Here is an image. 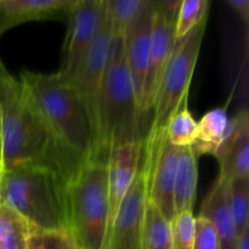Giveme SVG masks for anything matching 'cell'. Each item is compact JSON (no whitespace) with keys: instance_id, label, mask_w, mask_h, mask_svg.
<instances>
[{"instance_id":"9","label":"cell","mask_w":249,"mask_h":249,"mask_svg":"<svg viewBox=\"0 0 249 249\" xmlns=\"http://www.w3.org/2000/svg\"><path fill=\"white\" fill-rule=\"evenodd\" d=\"M68 31L63 43V61L57 74L73 72L105 18V0H74L67 15Z\"/></svg>"},{"instance_id":"5","label":"cell","mask_w":249,"mask_h":249,"mask_svg":"<svg viewBox=\"0 0 249 249\" xmlns=\"http://www.w3.org/2000/svg\"><path fill=\"white\" fill-rule=\"evenodd\" d=\"M107 178V164L84 160L67 182L68 232L77 249H106Z\"/></svg>"},{"instance_id":"25","label":"cell","mask_w":249,"mask_h":249,"mask_svg":"<svg viewBox=\"0 0 249 249\" xmlns=\"http://www.w3.org/2000/svg\"><path fill=\"white\" fill-rule=\"evenodd\" d=\"M194 212L187 211L177 214L172 221L173 249H192L195 238Z\"/></svg>"},{"instance_id":"27","label":"cell","mask_w":249,"mask_h":249,"mask_svg":"<svg viewBox=\"0 0 249 249\" xmlns=\"http://www.w3.org/2000/svg\"><path fill=\"white\" fill-rule=\"evenodd\" d=\"M226 2L240 15L246 23H249V0H226Z\"/></svg>"},{"instance_id":"4","label":"cell","mask_w":249,"mask_h":249,"mask_svg":"<svg viewBox=\"0 0 249 249\" xmlns=\"http://www.w3.org/2000/svg\"><path fill=\"white\" fill-rule=\"evenodd\" d=\"M67 178L45 165H23L0 173V206L18 214L31 228L68 231Z\"/></svg>"},{"instance_id":"11","label":"cell","mask_w":249,"mask_h":249,"mask_svg":"<svg viewBox=\"0 0 249 249\" xmlns=\"http://www.w3.org/2000/svg\"><path fill=\"white\" fill-rule=\"evenodd\" d=\"M153 17H155V1L151 0L145 10L129 26L123 36L126 65L135 90L139 108H140L143 82L147 72Z\"/></svg>"},{"instance_id":"24","label":"cell","mask_w":249,"mask_h":249,"mask_svg":"<svg viewBox=\"0 0 249 249\" xmlns=\"http://www.w3.org/2000/svg\"><path fill=\"white\" fill-rule=\"evenodd\" d=\"M27 249H77L68 231L29 229Z\"/></svg>"},{"instance_id":"19","label":"cell","mask_w":249,"mask_h":249,"mask_svg":"<svg viewBox=\"0 0 249 249\" xmlns=\"http://www.w3.org/2000/svg\"><path fill=\"white\" fill-rule=\"evenodd\" d=\"M151 0H105V14L114 36L123 38L126 29Z\"/></svg>"},{"instance_id":"2","label":"cell","mask_w":249,"mask_h":249,"mask_svg":"<svg viewBox=\"0 0 249 249\" xmlns=\"http://www.w3.org/2000/svg\"><path fill=\"white\" fill-rule=\"evenodd\" d=\"M141 117L123 38L114 36L95 106V142L89 160L107 164L114 148L142 141Z\"/></svg>"},{"instance_id":"7","label":"cell","mask_w":249,"mask_h":249,"mask_svg":"<svg viewBox=\"0 0 249 249\" xmlns=\"http://www.w3.org/2000/svg\"><path fill=\"white\" fill-rule=\"evenodd\" d=\"M146 202L147 169L141 157L135 178L109 229L106 249H140Z\"/></svg>"},{"instance_id":"21","label":"cell","mask_w":249,"mask_h":249,"mask_svg":"<svg viewBox=\"0 0 249 249\" xmlns=\"http://www.w3.org/2000/svg\"><path fill=\"white\" fill-rule=\"evenodd\" d=\"M29 229L18 214L0 206V249H27Z\"/></svg>"},{"instance_id":"14","label":"cell","mask_w":249,"mask_h":249,"mask_svg":"<svg viewBox=\"0 0 249 249\" xmlns=\"http://www.w3.org/2000/svg\"><path fill=\"white\" fill-rule=\"evenodd\" d=\"M74 0H0V36L29 21L67 17Z\"/></svg>"},{"instance_id":"17","label":"cell","mask_w":249,"mask_h":249,"mask_svg":"<svg viewBox=\"0 0 249 249\" xmlns=\"http://www.w3.org/2000/svg\"><path fill=\"white\" fill-rule=\"evenodd\" d=\"M231 129L225 107H218L207 112L197 123L196 140L191 150L196 157L201 155H213L216 152Z\"/></svg>"},{"instance_id":"16","label":"cell","mask_w":249,"mask_h":249,"mask_svg":"<svg viewBox=\"0 0 249 249\" xmlns=\"http://www.w3.org/2000/svg\"><path fill=\"white\" fill-rule=\"evenodd\" d=\"M197 157L191 147H180L174 181L175 215L192 211L197 198Z\"/></svg>"},{"instance_id":"28","label":"cell","mask_w":249,"mask_h":249,"mask_svg":"<svg viewBox=\"0 0 249 249\" xmlns=\"http://www.w3.org/2000/svg\"><path fill=\"white\" fill-rule=\"evenodd\" d=\"M237 249H249V229L246 230L238 238Z\"/></svg>"},{"instance_id":"15","label":"cell","mask_w":249,"mask_h":249,"mask_svg":"<svg viewBox=\"0 0 249 249\" xmlns=\"http://www.w3.org/2000/svg\"><path fill=\"white\" fill-rule=\"evenodd\" d=\"M199 216L207 219L215 228L220 249H237L238 233L230 207L229 181L218 177L207 194Z\"/></svg>"},{"instance_id":"6","label":"cell","mask_w":249,"mask_h":249,"mask_svg":"<svg viewBox=\"0 0 249 249\" xmlns=\"http://www.w3.org/2000/svg\"><path fill=\"white\" fill-rule=\"evenodd\" d=\"M208 17L195 27L185 38L175 41L153 105V121L147 139H157L164 133L182 100L189 95L197 58L201 50Z\"/></svg>"},{"instance_id":"12","label":"cell","mask_w":249,"mask_h":249,"mask_svg":"<svg viewBox=\"0 0 249 249\" xmlns=\"http://www.w3.org/2000/svg\"><path fill=\"white\" fill-rule=\"evenodd\" d=\"M142 151L143 141H136V142L114 148L109 155L108 162H107L109 207L107 237H108L109 229H111L114 216L118 212L119 206L125 197L126 192L135 178L136 172H138L141 157H142Z\"/></svg>"},{"instance_id":"22","label":"cell","mask_w":249,"mask_h":249,"mask_svg":"<svg viewBox=\"0 0 249 249\" xmlns=\"http://www.w3.org/2000/svg\"><path fill=\"white\" fill-rule=\"evenodd\" d=\"M230 207L238 237L249 229V178L229 181Z\"/></svg>"},{"instance_id":"3","label":"cell","mask_w":249,"mask_h":249,"mask_svg":"<svg viewBox=\"0 0 249 249\" xmlns=\"http://www.w3.org/2000/svg\"><path fill=\"white\" fill-rule=\"evenodd\" d=\"M19 80L51 134L80 160H89L95 142L94 117L77 90L57 73L22 71Z\"/></svg>"},{"instance_id":"23","label":"cell","mask_w":249,"mask_h":249,"mask_svg":"<svg viewBox=\"0 0 249 249\" xmlns=\"http://www.w3.org/2000/svg\"><path fill=\"white\" fill-rule=\"evenodd\" d=\"M208 0H182L175 22V41L181 40L206 17H208Z\"/></svg>"},{"instance_id":"26","label":"cell","mask_w":249,"mask_h":249,"mask_svg":"<svg viewBox=\"0 0 249 249\" xmlns=\"http://www.w3.org/2000/svg\"><path fill=\"white\" fill-rule=\"evenodd\" d=\"M192 249H220L218 232L207 219H195V238Z\"/></svg>"},{"instance_id":"18","label":"cell","mask_w":249,"mask_h":249,"mask_svg":"<svg viewBox=\"0 0 249 249\" xmlns=\"http://www.w3.org/2000/svg\"><path fill=\"white\" fill-rule=\"evenodd\" d=\"M140 249H173L172 223L147 199Z\"/></svg>"},{"instance_id":"13","label":"cell","mask_w":249,"mask_h":249,"mask_svg":"<svg viewBox=\"0 0 249 249\" xmlns=\"http://www.w3.org/2000/svg\"><path fill=\"white\" fill-rule=\"evenodd\" d=\"M214 157L220 164L223 179L230 180L249 178V114L242 109L231 119V129L221 142Z\"/></svg>"},{"instance_id":"1","label":"cell","mask_w":249,"mask_h":249,"mask_svg":"<svg viewBox=\"0 0 249 249\" xmlns=\"http://www.w3.org/2000/svg\"><path fill=\"white\" fill-rule=\"evenodd\" d=\"M1 165L12 170L23 165H45L70 181L84 162L51 134L29 101L21 80L12 77L0 60Z\"/></svg>"},{"instance_id":"20","label":"cell","mask_w":249,"mask_h":249,"mask_svg":"<svg viewBox=\"0 0 249 249\" xmlns=\"http://www.w3.org/2000/svg\"><path fill=\"white\" fill-rule=\"evenodd\" d=\"M189 95L182 100L174 116L165 126V138L170 145L175 147H191L196 140L197 122L187 107Z\"/></svg>"},{"instance_id":"8","label":"cell","mask_w":249,"mask_h":249,"mask_svg":"<svg viewBox=\"0 0 249 249\" xmlns=\"http://www.w3.org/2000/svg\"><path fill=\"white\" fill-rule=\"evenodd\" d=\"M113 38L111 24L105 14V18L94 40L88 46L87 51L82 56L73 72L68 77L62 78L83 97L92 117L95 113V106H96L102 78L108 62L109 50Z\"/></svg>"},{"instance_id":"10","label":"cell","mask_w":249,"mask_h":249,"mask_svg":"<svg viewBox=\"0 0 249 249\" xmlns=\"http://www.w3.org/2000/svg\"><path fill=\"white\" fill-rule=\"evenodd\" d=\"M174 46L175 23L164 18L155 1V17H153V28L152 36H151L150 56H148L147 72H146L140 101L141 114L147 113L153 108L163 73H164Z\"/></svg>"},{"instance_id":"29","label":"cell","mask_w":249,"mask_h":249,"mask_svg":"<svg viewBox=\"0 0 249 249\" xmlns=\"http://www.w3.org/2000/svg\"><path fill=\"white\" fill-rule=\"evenodd\" d=\"M0 139H1V108H0Z\"/></svg>"}]
</instances>
